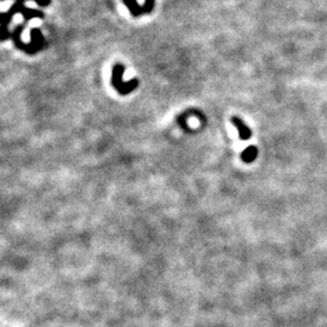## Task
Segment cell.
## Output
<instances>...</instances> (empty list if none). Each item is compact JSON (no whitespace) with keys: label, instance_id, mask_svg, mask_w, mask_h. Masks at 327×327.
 <instances>
[{"label":"cell","instance_id":"6da1fadb","mask_svg":"<svg viewBox=\"0 0 327 327\" xmlns=\"http://www.w3.org/2000/svg\"><path fill=\"white\" fill-rule=\"evenodd\" d=\"M25 25L26 23H23V25H19L16 27V30L11 33V39H13L14 44H15L17 48L20 49V50L25 51L26 54H28V55H36L38 51L44 50V49L46 48L45 38L42 34L40 30H38V28H33V30L31 31V43L30 44L22 42L21 34H22L23 30H25Z\"/></svg>","mask_w":327,"mask_h":327},{"label":"cell","instance_id":"7a4b0ae2","mask_svg":"<svg viewBox=\"0 0 327 327\" xmlns=\"http://www.w3.org/2000/svg\"><path fill=\"white\" fill-rule=\"evenodd\" d=\"M27 0H16L15 4L10 8L8 13L0 14V42H5V40L10 39L11 33L8 30L9 23L14 19L16 14H21L25 9V3ZM39 7H49L51 4V0H34Z\"/></svg>","mask_w":327,"mask_h":327},{"label":"cell","instance_id":"3957f363","mask_svg":"<svg viewBox=\"0 0 327 327\" xmlns=\"http://www.w3.org/2000/svg\"><path fill=\"white\" fill-rule=\"evenodd\" d=\"M124 72H125V67L123 65L117 63L114 66L112 72V85L120 95L125 96V95H129L130 92L134 91L135 89H137L138 85H140V82H138V79H132L130 82L125 83L123 80Z\"/></svg>","mask_w":327,"mask_h":327},{"label":"cell","instance_id":"277c9868","mask_svg":"<svg viewBox=\"0 0 327 327\" xmlns=\"http://www.w3.org/2000/svg\"><path fill=\"white\" fill-rule=\"evenodd\" d=\"M123 2L130 10L131 15L135 17H140L144 14H150L155 5V0H144L143 5L138 4L137 0H123Z\"/></svg>","mask_w":327,"mask_h":327},{"label":"cell","instance_id":"5b68a950","mask_svg":"<svg viewBox=\"0 0 327 327\" xmlns=\"http://www.w3.org/2000/svg\"><path fill=\"white\" fill-rule=\"evenodd\" d=\"M231 123L234 126H236V129L239 130V136L242 141L248 140L251 137V130L248 129L247 125H245V123L238 117L231 118Z\"/></svg>","mask_w":327,"mask_h":327},{"label":"cell","instance_id":"8992f818","mask_svg":"<svg viewBox=\"0 0 327 327\" xmlns=\"http://www.w3.org/2000/svg\"><path fill=\"white\" fill-rule=\"evenodd\" d=\"M22 16L25 19V22H28L32 19H44V13L40 10H34V9L25 8L22 11Z\"/></svg>","mask_w":327,"mask_h":327},{"label":"cell","instance_id":"52a82bcc","mask_svg":"<svg viewBox=\"0 0 327 327\" xmlns=\"http://www.w3.org/2000/svg\"><path fill=\"white\" fill-rule=\"evenodd\" d=\"M256 156H257L256 147H248V148L244 152V154H242V159H244L246 163H251V161L256 159Z\"/></svg>","mask_w":327,"mask_h":327},{"label":"cell","instance_id":"ba28073f","mask_svg":"<svg viewBox=\"0 0 327 327\" xmlns=\"http://www.w3.org/2000/svg\"><path fill=\"white\" fill-rule=\"evenodd\" d=\"M0 2H5V0H0Z\"/></svg>","mask_w":327,"mask_h":327}]
</instances>
